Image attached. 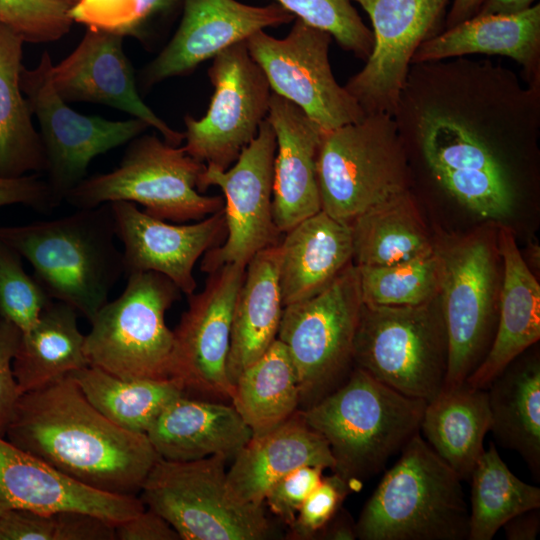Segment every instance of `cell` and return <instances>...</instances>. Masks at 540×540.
I'll return each instance as SVG.
<instances>
[{
    "mask_svg": "<svg viewBox=\"0 0 540 540\" xmlns=\"http://www.w3.org/2000/svg\"><path fill=\"white\" fill-rule=\"evenodd\" d=\"M5 438L71 479L138 496L159 455L145 433L99 412L71 375L20 395Z\"/></svg>",
    "mask_w": 540,
    "mask_h": 540,
    "instance_id": "1",
    "label": "cell"
},
{
    "mask_svg": "<svg viewBox=\"0 0 540 540\" xmlns=\"http://www.w3.org/2000/svg\"><path fill=\"white\" fill-rule=\"evenodd\" d=\"M0 237L33 268V277L55 301L89 322L124 276L109 203L52 220L0 226Z\"/></svg>",
    "mask_w": 540,
    "mask_h": 540,
    "instance_id": "2",
    "label": "cell"
},
{
    "mask_svg": "<svg viewBox=\"0 0 540 540\" xmlns=\"http://www.w3.org/2000/svg\"><path fill=\"white\" fill-rule=\"evenodd\" d=\"M426 404L354 366L334 391L300 410L327 441L335 462L332 471L356 488L419 432Z\"/></svg>",
    "mask_w": 540,
    "mask_h": 540,
    "instance_id": "3",
    "label": "cell"
},
{
    "mask_svg": "<svg viewBox=\"0 0 540 540\" xmlns=\"http://www.w3.org/2000/svg\"><path fill=\"white\" fill-rule=\"evenodd\" d=\"M460 477L417 432L356 522L361 540H464L469 509Z\"/></svg>",
    "mask_w": 540,
    "mask_h": 540,
    "instance_id": "4",
    "label": "cell"
},
{
    "mask_svg": "<svg viewBox=\"0 0 540 540\" xmlns=\"http://www.w3.org/2000/svg\"><path fill=\"white\" fill-rule=\"evenodd\" d=\"M205 167L183 146L141 134L130 141L114 170L85 178L65 201L77 209L128 201L161 220L199 221L224 207L221 196L198 191Z\"/></svg>",
    "mask_w": 540,
    "mask_h": 540,
    "instance_id": "5",
    "label": "cell"
},
{
    "mask_svg": "<svg viewBox=\"0 0 540 540\" xmlns=\"http://www.w3.org/2000/svg\"><path fill=\"white\" fill-rule=\"evenodd\" d=\"M321 210L351 224L362 212L411 187L395 120L367 114L321 135L316 161Z\"/></svg>",
    "mask_w": 540,
    "mask_h": 540,
    "instance_id": "6",
    "label": "cell"
},
{
    "mask_svg": "<svg viewBox=\"0 0 540 540\" xmlns=\"http://www.w3.org/2000/svg\"><path fill=\"white\" fill-rule=\"evenodd\" d=\"M126 278L123 292L90 321L84 342L88 364L122 379H171L174 332L165 314L181 291L156 272Z\"/></svg>",
    "mask_w": 540,
    "mask_h": 540,
    "instance_id": "7",
    "label": "cell"
},
{
    "mask_svg": "<svg viewBox=\"0 0 540 540\" xmlns=\"http://www.w3.org/2000/svg\"><path fill=\"white\" fill-rule=\"evenodd\" d=\"M354 366L427 403L443 389L447 334L439 296L416 306L363 304L354 339Z\"/></svg>",
    "mask_w": 540,
    "mask_h": 540,
    "instance_id": "8",
    "label": "cell"
},
{
    "mask_svg": "<svg viewBox=\"0 0 540 540\" xmlns=\"http://www.w3.org/2000/svg\"><path fill=\"white\" fill-rule=\"evenodd\" d=\"M220 455L193 461L159 459L140 499L166 519L181 540H263L270 535L264 505L237 498Z\"/></svg>",
    "mask_w": 540,
    "mask_h": 540,
    "instance_id": "9",
    "label": "cell"
},
{
    "mask_svg": "<svg viewBox=\"0 0 540 540\" xmlns=\"http://www.w3.org/2000/svg\"><path fill=\"white\" fill-rule=\"evenodd\" d=\"M361 307L353 262L318 294L283 307L277 339L293 362L301 410L334 391L352 371Z\"/></svg>",
    "mask_w": 540,
    "mask_h": 540,
    "instance_id": "10",
    "label": "cell"
},
{
    "mask_svg": "<svg viewBox=\"0 0 540 540\" xmlns=\"http://www.w3.org/2000/svg\"><path fill=\"white\" fill-rule=\"evenodd\" d=\"M52 66L49 53L44 51L35 68L23 66L20 84L39 122L45 181L56 208L86 178L96 156L130 142L149 126L137 118L113 121L74 111L52 84Z\"/></svg>",
    "mask_w": 540,
    "mask_h": 540,
    "instance_id": "11",
    "label": "cell"
},
{
    "mask_svg": "<svg viewBox=\"0 0 540 540\" xmlns=\"http://www.w3.org/2000/svg\"><path fill=\"white\" fill-rule=\"evenodd\" d=\"M293 21L285 38L260 30L245 40L272 92L298 106L323 132L361 121L366 114L332 73V36L301 19Z\"/></svg>",
    "mask_w": 540,
    "mask_h": 540,
    "instance_id": "12",
    "label": "cell"
},
{
    "mask_svg": "<svg viewBox=\"0 0 540 540\" xmlns=\"http://www.w3.org/2000/svg\"><path fill=\"white\" fill-rule=\"evenodd\" d=\"M212 59L210 104L200 119L185 116L183 147L196 160L226 170L257 136L268 114L272 90L245 41Z\"/></svg>",
    "mask_w": 540,
    "mask_h": 540,
    "instance_id": "13",
    "label": "cell"
},
{
    "mask_svg": "<svg viewBox=\"0 0 540 540\" xmlns=\"http://www.w3.org/2000/svg\"><path fill=\"white\" fill-rule=\"evenodd\" d=\"M275 151V133L265 119L229 168L206 165L198 191L217 186L223 192L227 235L222 245L204 254L201 271L210 273L231 263L247 265L257 252L281 241L272 211Z\"/></svg>",
    "mask_w": 540,
    "mask_h": 540,
    "instance_id": "14",
    "label": "cell"
},
{
    "mask_svg": "<svg viewBox=\"0 0 540 540\" xmlns=\"http://www.w3.org/2000/svg\"><path fill=\"white\" fill-rule=\"evenodd\" d=\"M439 252V299L448 343L444 387H453L467 380L490 347L495 256L488 238L480 235L463 238Z\"/></svg>",
    "mask_w": 540,
    "mask_h": 540,
    "instance_id": "15",
    "label": "cell"
},
{
    "mask_svg": "<svg viewBox=\"0 0 540 540\" xmlns=\"http://www.w3.org/2000/svg\"><path fill=\"white\" fill-rule=\"evenodd\" d=\"M246 265L225 264L208 273L204 289L188 295V308L174 332L171 379L184 394L231 400L227 372L232 314Z\"/></svg>",
    "mask_w": 540,
    "mask_h": 540,
    "instance_id": "16",
    "label": "cell"
},
{
    "mask_svg": "<svg viewBox=\"0 0 540 540\" xmlns=\"http://www.w3.org/2000/svg\"><path fill=\"white\" fill-rule=\"evenodd\" d=\"M372 24L373 49L345 89L364 113L393 116L417 48L444 30L450 0H352Z\"/></svg>",
    "mask_w": 540,
    "mask_h": 540,
    "instance_id": "17",
    "label": "cell"
},
{
    "mask_svg": "<svg viewBox=\"0 0 540 540\" xmlns=\"http://www.w3.org/2000/svg\"><path fill=\"white\" fill-rule=\"evenodd\" d=\"M182 3L183 14L176 32L139 75L144 88L187 75L255 32L295 19L278 3L266 6L236 0H182Z\"/></svg>",
    "mask_w": 540,
    "mask_h": 540,
    "instance_id": "18",
    "label": "cell"
},
{
    "mask_svg": "<svg viewBox=\"0 0 540 540\" xmlns=\"http://www.w3.org/2000/svg\"><path fill=\"white\" fill-rule=\"evenodd\" d=\"M109 204L116 237L123 245L125 277L135 272H156L170 279L181 293H194L195 263L226 238L224 209L195 223L170 224L141 211L132 202Z\"/></svg>",
    "mask_w": 540,
    "mask_h": 540,
    "instance_id": "19",
    "label": "cell"
},
{
    "mask_svg": "<svg viewBox=\"0 0 540 540\" xmlns=\"http://www.w3.org/2000/svg\"><path fill=\"white\" fill-rule=\"evenodd\" d=\"M56 92L66 102H91L126 112L179 146L184 133L171 128L141 99L133 67L123 50V36L87 29L75 50L51 69Z\"/></svg>",
    "mask_w": 540,
    "mask_h": 540,
    "instance_id": "20",
    "label": "cell"
},
{
    "mask_svg": "<svg viewBox=\"0 0 540 540\" xmlns=\"http://www.w3.org/2000/svg\"><path fill=\"white\" fill-rule=\"evenodd\" d=\"M12 509L80 511L116 526L145 506L138 496L106 493L81 484L0 435V514Z\"/></svg>",
    "mask_w": 540,
    "mask_h": 540,
    "instance_id": "21",
    "label": "cell"
},
{
    "mask_svg": "<svg viewBox=\"0 0 540 540\" xmlns=\"http://www.w3.org/2000/svg\"><path fill=\"white\" fill-rule=\"evenodd\" d=\"M266 119L276 138L273 219L283 234L322 209L316 161L323 131L298 106L273 92Z\"/></svg>",
    "mask_w": 540,
    "mask_h": 540,
    "instance_id": "22",
    "label": "cell"
},
{
    "mask_svg": "<svg viewBox=\"0 0 540 540\" xmlns=\"http://www.w3.org/2000/svg\"><path fill=\"white\" fill-rule=\"evenodd\" d=\"M146 435L161 459L183 462L214 455L233 460L252 432L231 403L181 395Z\"/></svg>",
    "mask_w": 540,
    "mask_h": 540,
    "instance_id": "23",
    "label": "cell"
},
{
    "mask_svg": "<svg viewBox=\"0 0 540 540\" xmlns=\"http://www.w3.org/2000/svg\"><path fill=\"white\" fill-rule=\"evenodd\" d=\"M334 469L327 441L305 421L299 409L273 430L252 436L233 458L227 484L240 500L264 505L269 488L302 466Z\"/></svg>",
    "mask_w": 540,
    "mask_h": 540,
    "instance_id": "24",
    "label": "cell"
},
{
    "mask_svg": "<svg viewBox=\"0 0 540 540\" xmlns=\"http://www.w3.org/2000/svg\"><path fill=\"white\" fill-rule=\"evenodd\" d=\"M474 54L513 59L525 84L540 89V4L517 14L475 15L423 42L411 64Z\"/></svg>",
    "mask_w": 540,
    "mask_h": 540,
    "instance_id": "25",
    "label": "cell"
},
{
    "mask_svg": "<svg viewBox=\"0 0 540 540\" xmlns=\"http://www.w3.org/2000/svg\"><path fill=\"white\" fill-rule=\"evenodd\" d=\"M504 262L500 309L490 348L466 382L487 389L515 358L540 338V286L517 247L513 231L502 225L498 235Z\"/></svg>",
    "mask_w": 540,
    "mask_h": 540,
    "instance_id": "26",
    "label": "cell"
},
{
    "mask_svg": "<svg viewBox=\"0 0 540 540\" xmlns=\"http://www.w3.org/2000/svg\"><path fill=\"white\" fill-rule=\"evenodd\" d=\"M284 234L279 243L283 307L318 294L353 262L351 224L323 210Z\"/></svg>",
    "mask_w": 540,
    "mask_h": 540,
    "instance_id": "27",
    "label": "cell"
},
{
    "mask_svg": "<svg viewBox=\"0 0 540 540\" xmlns=\"http://www.w3.org/2000/svg\"><path fill=\"white\" fill-rule=\"evenodd\" d=\"M279 243L257 252L245 268L233 307L227 360L228 377L233 385L241 372L277 339L283 312Z\"/></svg>",
    "mask_w": 540,
    "mask_h": 540,
    "instance_id": "28",
    "label": "cell"
},
{
    "mask_svg": "<svg viewBox=\"0 0 540 540\" xmlns=\"http://www.w3.org/2000/svg\"><path fill=\"white\" fill-rule=\"evenodd\" d=\"M491 428V413L486 389L466 381L443 387L426 404L419 429L428 445L463 480L484 451V438Z\"/></svg>",
    "mask_w": 540,
    "mask_h": 540,
    "instance_id": "29",
    "label": "cell"
},
{
    "mask_svg": "<svg viewBox=\"0 0 540 540\" xmlns=\"http://www.w3.org/2000/svg\"><path fill=\"white\" fill-rule=\"evenodd\" d=\"M77 311L51 300L36 324L22 333L13 360L20 394L39 389L89 366Z\"/></svg>",
    "mask_w": 540,
    "mask_h": 540,
    "instance_id": "30",
    "label": "cell"
},
{
    "mask_svg": "<svg viewBox=\"0 0 540 540\" xmlns=\"http://www.w3.org/2000/svg\"><path fill=\"white\" fill-rule=\"evenodd\" d=\"M491 428L497 441L516 451L540 476V362L515 358L487 387Z\"/></svg>",
    "mask_w": 540,
    "mask_h": 540,
    "instance_id": "31",
    "label": "cell"
},
{
    "mask_svg": "<svg viewBox=\"0 0 540 540\" xmlns=\"http://www.w3.org/2000/svg\"><path fill=\"white\" fill-rule=\"evenodd\" d=\"M351 227L353 263L357 266L392 265L436 248L410 189L362 212Z\"/></svg>",
    "mask_w": 540,
    "mask_h": 540,
    "instance_id": "32",
    "label": "cell"
},
{
    "mask_svg": "<svg viewBox=\"0 0 540 540\" xmlns=\"http://www.w3.org/2000/svg\"><path fill=\"white\" fill-rule=\"evenodd\" d=\"M24 40L0 25V175L44 172L46 161L32 111L22 91Z\"/></svg>",
    "mask_w": 540,
    "mask_h": 540,
    "instance_id": "33",
    "label": "cell"
},
{
    "mask_svg": "<svg viewBox=\"0 0 540 540\" xmlns=\"http://www.w3.org/2000/svg\"><path fill=\"white\" fill-rule=\"evenodd\" d=\"M230 402L252 436L273 430L299 410L296 371L286 346L279 339L241 372L234 382Z\"/></svg>",
    "mask_w": 540,
    "mask_h": 540,
    "instance_id": "34",
    "label": "cell"
},
{
    "mask_svg": "<svg viewBox=\"0 0 540 540\" xmlns=\"http://www.w3.org/2000/svg\"><path fill=\"white\" fill-rule=\"evenodd\" d=\"M70 375L104 416L124 429L145 434L172 400L185 395L173 379H122L93 366Z\"/></svg>",
    "mask_w": 540,
    "mask_h": 540,
    "instance_id": "35",
    "label": "cell"
},
{
    "mask_svg": "<svg viewBox=\"0 0 540 540\" xmlns=\"http://www.w3.org/2000/svg\"><path fill=\"white\" fill-rule=\"evenodd\" d=\"M469 480V540H491L514 516L540 508V489L515 476L493 443L478 458Z\"/></svg>",
    "mask_w": 540,
    "mask_h": 540,
    "instance_id": "36",
    "label": "cell"
},
{
    "mask_svg": "<svg viewBox=\"0 0 540 540\" xmlns=\"http://www.w3.org/2000/svg\"><path fill=\"white\" fill-rule=\"evenodd\" d=\"M363 304L416 306L439 296L441 256L429 254L387 266H357Z\"/></svg>",
    "mask_w": 540,
    "mask_h": 540,
    "instance_id": "37",
    "label": "cell"
},
{
    "mask_svg": "<svg viewBox=\"0 0 540 540\" xmlns=\"http://www.w3.org/2000/svg\"><path fill=\"white\" fill-rule=\"evenodd\" d=\"M307 24L328 32L344 50L366 61L374 38L352 0H276Z\"/></svg>",
    "mask_w": 540,
    "mask_h": 540,
    "instance_id": "38",
    "label": "cell"
},
{
    "mask_svg": "<svg viewBox=\"0 0 540 540\" xmlns=\"http://www.w3.org/2000/svg\"><path fill=\"white\" fill-rule=\"evenodd\" d=\"M51 300L26 273L22 256L0 237V318L27 332Z\"/></svg>",
    "mask_w": 540,
    "mask_h": 540,
    "instance_id": "39",
    "label": "cell"
},
{
    "mask_svg": "<svg viewBox=\"0 0 540 540\" xmlns=\"http://www.w3.org/2000/svg\"><path fill=\"white\" fill-rule=\"evenodd\" d=\"M72 4L70 0H0V25L24 42L56 41L70 30Z\"/></svg>",
    "mask_w": 540,
    "mask_h": 540,
    "instance_id": "40",
    "label": "cell"
},
{
    "mask_svg": "<svg viewBox=\"0 0 540 540\" xmlns=\"http://www.w3.org/2000/svg\"><path fill=\"white\" fill-rule=\"evenodd\" d=\"M348 481L336 473L323 477L320 484L308 495L301 505L295 521L290 526L299 539H312L323 530L340 510V506L351 491Z\"/></svg>",
    "mask_w": 540,
    "mask_h": 540,
    "instance_id": "41",
    "label": "cell"
},
{
    "mask_svg": "<svg viewBox=\"0 0 540 540\" xmlns=\"http://www.w3.org/2000/svg\"><path fill=\"white\" fill-rule=\"evenodd\" d=\"M137 12V0H76L69 14L89 29L136 37Z\"/></svg>",
    "mask_w": 540,
    "mask_h": 540,
    "instance_id": "42",
    "label": "cell"
},
{
    "mask_svg": "<svg viewBox=\"0 0 540 540\" xmlns=\"http://www.w3.org/2000/svg\"><path fill=\"white\" fill-rule=\"evenodd\" d=\"M324 470L320 466L307 465L291 471L269 488L264 503L291 526L305 499L322 481Z\"/></svg>",
    "mask_w": 540,
    "mask_h": 540,
    "instance_id": "43",
    "label": "cell"
},
{
    "mask_svg": "<svg viewBox=\"0 0 540 540\" xmlns=\"http://www.w3.org/2000/svg\"><path fill=\"white\" fill-rule=\"evenodd\" d=\"M21 335L19 328L0 318V435L3 437L21 395L13 371Z\"/></svg>",
    "mask_w": 540,
    "mask_h": 540,
    "instance_id": "44",
    "label": "cell"
},
{
    "mask_svg": "<svg viewBox=\"0 0 540 540\" xmlns=\"http://www.w3.org/2000/svg\"><path fill=\"white\" fill-rule=\"evenodd\" d=\"M58 512L12 509L0 514V540H58Z\"/></svg>",
    "mask_w": 540,
    "mask_h": 540,
    "instance_id": "45",
    "label": "cell"
},
{
    "mask_svg": "<svg viewBox=\"0 0 540 540\" xmlns=\"http://www.w3.org/2000/svg\"><path fill=\"white\" fill-rule=\"evenodd\" d=\"M13 204H22L39 212L55 208L46 181L34 174L0 175V208Z\"/></svg>",
    "mask_w": 540,
    "mask_h": 540,
    "instance_id": "46",
    "label": "cell"
},
{
    "mask_svg": "<svg viewBox=\"0 0 540 540\" xmlns=\"http://www.w3.org/2000/svg\"><path fill=\"white\" fill-rule=\"evenodd\" d=\"M118 540H181L161 515L148 508L115 526Z\"/></svg>",
    "mask_w": 540,
    "mask_h": 540,
    "instance_id": "47",
    "label": "cell"
},
{
    "mask_svg": "<svg viewBox=\"0 0 540 540\" xmlns=\"http://www.w3.org/2000/svg\"><path fill=\"white\" fill-rule=\"evenodd\" d=\"M509 540H534L540 531L539 508L520 513L503 526Z\"/></svg>",
    "mask_w": 540,
    "mask_h": 540,
    "instance_id": "48",
    "label": "cell"
},
{
    "mask_svg": "<svg viewBox=\"0 0 540 540\" xmlns=\"http://www.w3.org/2000/svg\"><path fill=\"white\" fill-rule=\"evenodd\" d=\"M179 0H137V34L141 38L146 24L156 16L168 12Z\"/></svg>",
    "mask_w": 540,
    "mask_h": 540,
    "instance_id": "49",
    "label": "cell"
},
{
    "mask_svg": "<svg viewBox=\"0 0 540 540\" xmlns=\"http://www.w3.org/2000/svg\"><path fill=\"white\" fill-rule=\"evenodd\" d=\"M536 0H483L476 15H511L523 12Z\"/></svg>",
    "mask_w": 540,
    "mask_h": 540,
    "instance_id": "50",
    "label": "cell"
},
{
    "mask_svg": "<svg viewBox=\"0 0 540 540\" xmlns=\"http://www.w3.org/2000/svg\"><path fill=\"white\" fill-rule=\"evenodd\" d=\"M318 536L331 540H354L357 538L356 523H353L345 514L337 518L335 514Z\"/></svg>",
    "mask_w": 540,
    "mask_h": 540,
    "instance_id": "51",
    "label": "cell"
},
{
    "mask_svg": "<svg viewBox=\"0 0 540 540\" xmlns=\"http://www.w3.org/2000/svg\"><path fill=\"white\" fill-rule=\"evenodd\" d=\"M483 0H453L445 17L444 30L475 16Z\"/></svg>",
    "mask_w": 540,
    "mask_h": 540,
    "instance_id": "52",
    "label": "cell"
},
{
    "mask_svg": "<svg viewBox=\"0 0 540 540\" xmlns=\"http://www.w3.org/2000/svg\"><path fill=\"white\" fill-rule=\"evenodd\" d=\"M70 1H72L74 3L76 0H70Z\"/></svg>",
    "mask_w": 540,
    "mask_h": 540,
    "instance_id": "53",
    "label": "cell"
}]
</instances>
